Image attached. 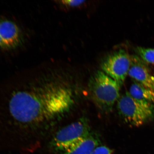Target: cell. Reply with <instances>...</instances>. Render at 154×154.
I'll return each instance as SVG.
<instances>
[{
    "label": "cell",
    "mask_w": 154,
    "mask_h": 154,
    "mask_svg": "<svg viewBox=\"0 0 154 154\" xmlns=\"http://www.w3.org/2000/svg\"><path fill=\"white\" fill-rule=\"evenodd\" d=\"M70 88L52 73L0 86V140L49 139L71 108Z\"/></svg>",
    "instance_id": "cell-1"
},
{
    "label": "cell",
    "mask_w": 154,
    "mask_h": 154,
    "mask_svg": "<svg viewBox=\"0 0 154 154\" xmlns=\"http://www.w3.org/2000/svg\"><path fill=\"white\" fill-rule=\"evenodd\" d=\"M89 89L94 103L105 113L112 110L118 101L120 87L117 83L103 71H98L90 80Z\"/></svg>",
    "instance_id": "cell-2"
},
{
    "label": "cell",
    "mask_w": 154,
    "mask_h": 154,
    "mask_svg": "<svg viewBox=\"0 0 154 154\" xmlns=\"http://www.w3.org/2000/svg\"><path fill=\"white\" fill-rule=\"evenodd\" d=\"M91 134L88 121L80 119L55 131L48 140V147L57 153L63 152Z\"/></svg>",
    "instance_id": "cell-3"
},
{
    "label": "cell",
    "mask_w": 154,
    "mask_h": 154,
    "mask_svg": "<svg viewBox=\"0 0 154 154\" xmlns=\"http://www.w3.org/2000/svg\"><path fill=\"white\" fill-rule=\"evenodd\" d=\"M117 109L125 122L134 127L142 126L154 116L153 108L134 99L128 92L119 97Z\"/></svg>",
    "instance_id": "cell-4"
},
{
    "label": "cell",
    "mask_w": 154,
    "mask_h": 154,
    "mask_svg": "<svg viewBox=\"0 0 154 154\" xmlns=\"http://www.w3.org/2000/svg\"><path fill=\"white\" fill-rule=\"evenodd\" d=\"M130 63V55L121 49L108 56L101 67L103 72L115 81L121 88L128 75Z\"/></svg>",
    "instance_id": "cell-5"
},
{
    "label": "cell",
    "mask_w": 154,
    "mask_h": 154,
    "mask_svg": "<svg viewBox=\"0 0 154 154\" xmlns=\"http://www.w3.org/2000/svg\"><path fill=\"white\" fill-rule=\"evenodd\" d=\"M130 66L128 75L134 81L154 91V76L146 63L136 55L130 56Z\"/></svg>",
    "instance_id": "cell-6"
},
{
    "label": "cell",
    "mask_w": 154,
    "mask_h": 154,
    "mask_svg": "<svg viewBox=\"0 0 154 154\" xmlns=\"http://www.w3.org/2000/svg\"><path fill=\"white\" fill-rule=\"evenodd\" d=\"M0 35L5 50L14 49L22 42V35L20 29L15 23L11 20H0Z\"/></svg>",
    "instance_id": "cell-7"
},
{
    "label": "cell",
    "mask_w": 154,
    "mask_h": 154,
    "mask_svg": "<svg viewBox=\"0 0 154 154\" xmlns=\"http://www.w3.org/2000/svg\"><path fill=\"white\" fill-rule=\"evenodd\" d=\"M99 143L100 140L97 136L91 134L85 139L59 154H90L99 146Z\"/></svg>",
    "instance_id": "cell-8"
},
{
    "label": "cell",
    "mask_w": 154,
    "mask_h": 154,
    "mask_svg": "<svg viewBox=\"0 0 154 154\" xmlns=\"http://www.w3.org/2000/svg\"><path fill=\"white\" fill-rule=\"evenodd\" d=\"M128 93L134 99L153 108L154 91L134 81Z\"/></svg>",
    "instance_id": "cell-9"
},
{
    "label": "cell",
    "mask_w": 154,
    "mask_h": 154,
    "mask_svg": "<svg viewBox=\"0 0 154 154\" xmlns=\"http://www.w3.org/2000/svg\"><path fill=\"white\" fill-rule=\"evenodd\" d=\"M135 49L138 56L144 62L154 64V49L138 47Z\"/></svg>",
    "instance_id": "cell-10"
},
{
    "label": "cell",
    "mask_w": 154,
    "mask_h": 154,
    "mask_svg": "<svg viewBox=\"0 0 154 154\" xmlns=\"http://www.w3.org/2000/svg\"><path fill=\"white\" fill-rule=\"evenodd\" d=\"M61 4L67 7L74 8L84 4L85 1L77 0H63L59 1Z\"/></svg>",
    "instance_id": "cell-11"
},
{
    "label": "cell",
    "mask_w": 154,
    "mask_h": 154,
    "mask_svg": "<svg viewBox=\"0 0 154 154\" xmlns=\"http://www.w3.org/2000/svg\"><path fill=\"white\" fill-rule=\"evenodd\" d=\"M113 150L105 146H99L90 154H112Z\"/></svg>",
    "instance_id": "cell-12"
},
{
    "label": "cell",
    "mask_w": 154,
    "mask_h": 154,
    "mask_svg": "<svg viewBox=\"0 0 154 154\" xmlns=\"http://www.w3.org/2000/svg\"><path fill=\"white\" fill-rule=\"evenodd\" d=\"M0 49L5 50L4 46L3 40L1 35H0Z\"/></svg>",
    "instance_id": "cell-13"
}]
</instances>
